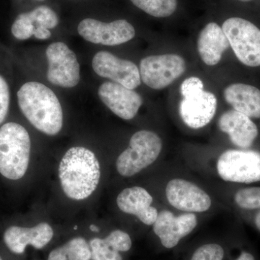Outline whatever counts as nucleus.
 <instances>
[{
  "label": "nucleus",
  "instance_id": "nucleus-1",
  "mask_svg": "<svg viewBox=\"0 0 260 260\" xmlns=\"http://www.w3.org/2000/svg\"><path fill=\"white\" fill-rule=\"evenodd\" d=\"M61 188L72 200L86 199L93 194L101 177L100 164L88 148L74 147L61 158L59 167Z\"/></svg>",
  "mask_w": 260,
  "mask_h": 260
},
{
  "label": "nucleus",
  "instance_id": "nucleus-2",
  "mask_svg": "<svg viewBox=\"0 0 260 260\" xmlns=\"http://www.w3.org/2000/svg\"><path fill=\"white\" fill-rule=\"evenodd\" d=\"M20 110L34 127L50 136L57 135L63 125V113L56 94L44 84L28 82L18 93Z\"/></svg>",
  "mask_w": 260,
  "mask_h": 260
},
{
  "label": "nucleus",
  "instance_id": "nucleus-3",
  "mask_svg": "<svg viewBox=\"0 0 260 260\" xmlns=\"http://www.w3.org/2000/svg\"><path fill=\"white\" fill-rule=\"evenodd\" d=\"M30 138L20 124L8 122L0 128V174L11 180L25 175L30 160Z\"/></svg>",
  "mask_w": 260,
  "mask_h": 260
},
{
  "label": "nucleus",
  "instance_id": "nucleus-4",
  "mask_svg": "<svg viewBox=\"0 0 260 260\" xmlns=\"http://www.w3.org/2000/svg\"><path fill=\"white\" fill-rule=\"evenodd\" d=\"M161 149V140L153 132L141 130L135 133L130 139L129 148L116 160L118 172L125 177L135 175L153 164Z\"/></svg>",
  "mask_w": 260,
  "mask_h": 260
},
{
  "label": "nucleus",
  "instance_id": "nucleus-5",
  "mask_svg": "<svg viewBox=\"0 0 260 260\" xmlns=\"http://www.w3.org/2000/svg\"><path fill=\"white\" fill-rule=\"evenodd\" d=\"M230 47L242 64L251 68L260 66V29L241 18L227 19L222 26Z\"/></svg>",
  "mask_w": 260,
  "mask_h": 260
},
{
  "label": "nucleus",
  "instance_id": "nucleus-6",
  "mask_svg": "<svg viewBox=\"0 0 260 260\" xmlns=\"http://www.w3.org/2000/svg\"><path fill=\"white\" fill-rule=\"evenodd\" d=\"M219 176L225 181L250 183L260 181V153L251 150H229L217 164Z\"/></svg>",
  "mask_w": 260,
  "mask_h": 260
},
{
  "label": "nucleus",
  "instance_id": "nucleus-7",
  "mask_svg": "<svg viewBox=\"0 0 260 260\" xmlns=\"http://www.w3.org/2000/svg\"><path fill=\"white\" fill-rule=\"evenodd\" d=\"M186 70L181 56L167 54L147 56L140 61V78L145 85L155 90L167 88Z\"/></svg>",
  "mask_w": 260,
  "mask_h": 260
},
{
  "label": "nucleus",
  "instance_id": "nucleus-8",
  "mask_svg": "<svg viewBox=\"0 0 260 260\" xmlns=\"http://www.w3.org/2000/svg\"><path fill=\"white\" fill-rule=\"evenodd\" d=\"M47 78L53 85L73 88L79 83L80 68L76 54L64 43L54 42L47 51Z\"/></svg>",
  "mask_w": 260,
  "mask_h": 260
},
{
  "label": "nucleus",
  "instance_id": "nucleus-9",
  "mask_svg": "<svg viewBox=\"0 0 260 260\" xmlns=\"http://www.w3.org/2000/svg\"><path fill=\"white\" fill-rule=\"evenodd\" d=\"M78 31L87 42L105 46H116L132 40L135 36L133 25L126 20L104 23L92 18L82 20Z\"/></svg>",
  "mask_w": 260,
  "mask_h": 260
},
{
  "label": "nucleus",
  "instance_id": "nucleus-10",
  "mask_svg": "<svg viewBox=\"0 0 260 260\" xmlns=\"http://www.w3.org/2000/svg\"><path fill=\"white\" fill-rule=\"evenodd\" d=\"M94 72L99 76L114 80L126 88H136L141 83L140 70L133 61L119 59L108 51H99L92 61Z\"/></svg>",
  "mask_w": 260,
  "mask_h": 260
},
{
  "label": "nucleus",
  "instance_id": "nucleus-11",
  "mask_svg": "<svg viewBox=\"0 0 260 260\" xmlns=\"http://www.w3.org/2000/svg\"><path fill=\"white\" fill-rule=\"evenodd\" d=\"M168 201L178 210L203 213L210 209L211 199L199 186L184 179H172L168 183Z\"/></svg>",
  "mask_w": 260,
  "mask_h": 260
},
{
  "label": "nucleus",
  "instance_id": "nucleus-12",
  "mask_svg": "<svg viewBox=\"0 0 260 260\" xmlns=\"http://www.w3.org/2000/svg\"><path fill=\"white\" fill-rule=\"evenodd\" d=\"M98 93L114 114L125 120L133 119L143 104V99L135 90L113 82L103 83Z\"/></svg>",
  "mask_w": 260,
  "mask_h": 260
},
{
  "label": "nucleus",
  "instance_id": "nucleus-13",
  "mask_svg": "<svg viewBox=\"0 0 260 260\" xmlns=\"http://www.w3.org/2000/svg\"><path fill=\"white\" fill-rule=\"evenodd\" d=\"M197 224L198 219L194 214H184L176 217L172 212L164 210L158 213L153 223V231L162 245L172 249L179 244L182 238L190 234Z\"/></svg>",
  "mask_w": 260,
  "mask_h": 260
},
{
  "label": "nucleus",
  "instance_id": "nucleus-14",
  "mask_svg": "<svg viewBox=\"0 0 260 260\" xmlns=\"http://www.w3.org/2000/svg\"><path fill=\"white\" fill-rule=\"evenodd\" d=\"M216 109V97L204 90L192 96L184 98L179 105V113L186 125L192 129H200L209 124Z\"/></svg>",
  "mask_w": 260,
  "mask_h": 260
},
{
  "label": "nucleus",
  "instance_id": "nucleus-15",
  "mask_svg": "<svg viewBox=\"0 0 260 260\" xmlns=\"http://www.w3.org/2000/svg\"><path fill=\"white\" fill-rule=\"evenodd\" d=\"M54 236L52 228L47 223L36 226H11L5 231L4 242L8 249L15 254H23L28 245L41 249L47 245Z\"/></svg>",
  "mask_w": 260,
  "mask_h": 260
},
{
  "label": "nucleus",
  "instance_id": "nucleus-16",
  "mask_svg": "<svg viewBox=\"0 0 260 260\" xmlns=\"http://www.w3.org/2000/svg\"><path fill=\"white\" fill-rule=\"evenodd\" d=\"M153 198L140 186H133L121 191L116 203L121 211L134 215L145 225H153L158 217L156 208L151 206Z\"/></svg>",
  "mask_w": 260,
  "mask_h": 260
},
{
  "label": "nucleus",
  "instance_id": "nucleus-17",
  "mask_svg": "<svg viewBox=\"0 0 260 260\" xmlns=\"http://www.w3.org/2000/svg\"><path fill=\"white\" fill-rule=\"evenodd\" d=\"M218 126L229 135L233 144L243 149L250 148L258 135V128L251 118L236 110L228 111L220 116Z\"/></svg>",
  "mask_w": 260,
  "mask_h": 260
},
{
  "label": "nucleus",
  "instance_id": "nucleus-18",
  "mask_svg": "<svg viewBox=\"0 0 260 260\" xmlns=\"http://www.w3.org/2000/svg\"><path fill=\"white\" fill-rule=\"evenodd\" d=\"M230 47L226 36L218 24L210 23L200 32L198 41V52L202 60L209 66L218 64L224 51Z\"/></svg>",
  "mask_w": 260,
  "mask_h": 260
},
{
  "label": "nucleus",
  "instance_id": "nucleus-19",
  "mask_svg": "<svg viewBox=\"0 0 260 260\" xmlns=\"http://www.w3.org/2000/svg\"><path fill=\"white\" fill-rule=\"evenodd\" d=\"M224 98L234 110L249 118H260V90L253 85L234 83L224 90Z\"/></svg>",
  "mask_w": 260,
  "mask_h": 260
},
{
  "label": "nucleus",
  "instance_id": "nucleus-20",
  "mask_svg": "<svg viewBox=\"0 0 260 260\" xmlns=\"http://www.w3.org/2000/svg\"><path fill=\"white\" fill-rule=\"evenodd\" d=\"M90 245L85 239L74 238L64 245L51 251L48 260H90Z\"/></svg>",
  "mask_w": 260,
  "mask_h": 260
},
{
  "label": "nucleus",
  "instance_id": "nucleus-21",
  "mask_svg": "<svg viewBox=\"0 0 260 260\" xmlns=\"http://www.w3.org/2000/svg\"><path fill=\"white\" fill-rule=\"evenodd\" d=\"M137 8L156 18H167L175 12L177 0H130Z\"/></svg>",
  "mask_w": 260,
  "mask_h": 260
},
{
  "label": "nucleus",
  "instance_id": "nucleus-22",
  "mask_svg": "<svg viewBox=\"0 0 260 260\" xmlns=\"http://www.w3.org/2000/svg\"><path fill=\"white\" fill-rule=\"evenodd\" d=\"M27 13L35 28H45L49 30L55 28L59 24V18L55 12L45 5L37 7Z\"/></svg>",
  "mask_w": 260,
  "mask_h": 260
},
{
  "label": "nucleus",
  "instance_id": "nucleus-23",
  "mask_svg": "<svg viewBox=\"0 0 260 260\" xmlns=\"http://www.w3.org/2000/svg\"><path fill=\"white\" fill-rule=\"evenodd\" d=\"M91 259L90 260H122L119 251L114 250L105 239L95 238L90 242Z\"/></svg>",
  "mask_w": 260,
  "mask_h": 260
},
{
  "label": "nucleus",
  "instance_id": "nucleus-24",
  "mask_svg": "<svg viewBox=\"0 0 260 260\" xmlns=\"http://www.w3.org/2000/svg\"><path fill=\"white\" fill-rule=\"evenodd\" d=\"M236 203L240 208L246 210L260 208V187H247L240 189L236 193Z\"/></svg>",
  "mask_w": 260,
  "mask_h": 260
},
{
  "label": "nucleus",
  "instance_id": "nucleus-25",
  "mask_svg": "<svg viewBox=\"0 0 260 260\" xmlns=\"http://www.w3.org/2000/svg\"><path fill=\"white\" fill-rule=\"evenodd\" d=\"M35 26L29 18L28 13H21L15 19L11 27L13 37L18 40H26L34 36Z\"/></svg>",
  "mask_w": 260,
  "mask_h": 260
},
{
  "label": "nucleus",
  "instance_id": "nucleus-26",
  "mask_svg": "<svg viewBox=\"0 0 260 260\" xmlns=\"http://www.w3.org/2000/svg\"><path fill=\"white\" fill-rule=\"evenodd\" d=\"M224 250L217 244H208L200 246L193 254L191 260H223Z\"/></svg>",
  "mask_w": 260,
  "mask_h": 260
},
{
  "label": "nucleus",
  "instance_id": "nucleus-27",
  "mask_svg": "<svg viewBox=\"0 0 260 260\" xmlns=\"http://www.w3.org/2000/svg\"><path fill=\"white\" fill-rule=\"evenodd\" d=\"M105 239L114 250L127 251L132 247V240L129 234L120 230L114 231Z\"/></svg>",
  "mask_w": 260,
  "mask_h": 260
},
{
  "label": "nucleus",
  "instance_id": "nucleus-28",
  "mask_svg": "<svg viewBox=\"0 0 260 260\" xmlns=\"http://www.w3.org/2000/svg\"><path fill=\"white\" fill-rule=\"evenodd\" d=\"M10 93L9 85L0 75V124L4 121L9 111Z\"/></svg>",
  "mask_w": 260,
  "mask_h": 260
},
{
  "label": "nucleus",
  "instance_id": "nucleus-29",
  "mask_svg": "<svg viewBox=\"0 0 260 260\" xmlns=\"http://www.w3.org/2000/svg\"><path fill=\"white\" fill-rule=\"evenodd\" d=\"M203 91H204V84L196 77L186 78L181 83V93L184 98L192 96Z\"/></svg>",
  "mask_w": 260,
  "mask_h": 260
},
{
  "label": "nucleus",
  "instance_id": "nucleus-30",
  "mask_svg": "<svg viewBox=\"0 0 260 260\" xmlns=\"http://www.w3.org/2000/svg\"><path fill=\"white\" fill-rule=\"evenodd\" d=\"M34 37L37 39L46 40L51 37V34L49 29L45 28H37L34 30Z\"/></svg>",
  "mask_w": 260,
  "mask_h": 260
},
{
  "label": "nucleus",
  "instance_id": "nucleus-31",
  "mask_svg": "<svg viewBox=\"0 0 260 260\" xmlns=\"http://www.w3.org/2000/svg\"><path fill=\"white\" fill-rule=\"evenodd\" d=\"M237 260H255L254 259V256L251 254L250 253L246 252V251H242L241 253L240 256L238 257Z\"/></svg>",
  "mask_w": 260,
  "mask_h": 260
},
{
  "label": "nucleus",
  "instance_id": "nucleus-32",
  "mask_svg": "<svg viewBox=\"0 0 260 260\" xmlns=\"http://www.w3.org/2000/svg\"><path fill=\"white\" fill-rule=\"evenodd\" d=\"M255 225L258 230L260 232V211L257 213L255 217Z\"/></svg>",
  "mask_w": 260,
  "mask_h": 260
},
{
  "label": "nucleus",
  "instance_id": "nucleus-33",
  "mask_svg": "<svg viewBox=\"0 0 260 260\" xmlns=\"http://www.w3.org/2000/svg\"><path fill=\"white\" fill-rule=\"evenodd\" d=\"M90 230L92 231V232H99V229L96 226V225H91L90 226Z\"/></svg>",
  "mask_w": 260,
  "mask_h": 260
},
{
  "label": "nucleus",
  "instance_id": "nucleus-34",
  "mask_svg": "<svg viewBox=\"0 0 260 260\" xmlns=\"http://www.w3.org/2000/svg\"><path fill=\"white\" fill-rule=\"evenodd\" d=\"M240 1H242V2H248V1H251V0H240Z\"/></svg>",
  "mask_w": 260,
  "mask_h": 260
},
{
  "label": "nucleus",
  "instance_id": "nucleus-35",
  "mask_svg": "<svg viewBox=\"0 0 260 260\" xmlns=\"http://www.w3.org/2000/svg\"><path fill=\"white\" fill-rule=\"evenodd\" d=\"M74 229H78V226H75Z\"/></svg>",
  "mask_w": 260,
  "mask_h": 260
},
{
  "label": "nucleus",
  "instance_id": "nucleus-36",
  "mask_svg": "<svg viewBox=\"0 0 260 260\" xmlns=\"http://www.w3.org/2000/svg\"><path fill=\"white\" fill-rule=\"evenodd\" d=\"M0 260H3V259H2L1 256H0Z\"/></svg>",
  "mask_w": 260,
  "mask_h": 260
},
{
  "label": "nucleus",
  "instance_id": "nucleus-37",
  "mask_svg": "<svg viewBox=\"0 0 260 260\" xmlns=\"http://www.w3.org/2000/svg\"><path fill=\"white\" fill-rule=\"evenodd\" d=\"M39 1H44V0H39Z\"/></svg>",
  "mask_w": 260,
  "mask_h": 260
}]
</instances>
